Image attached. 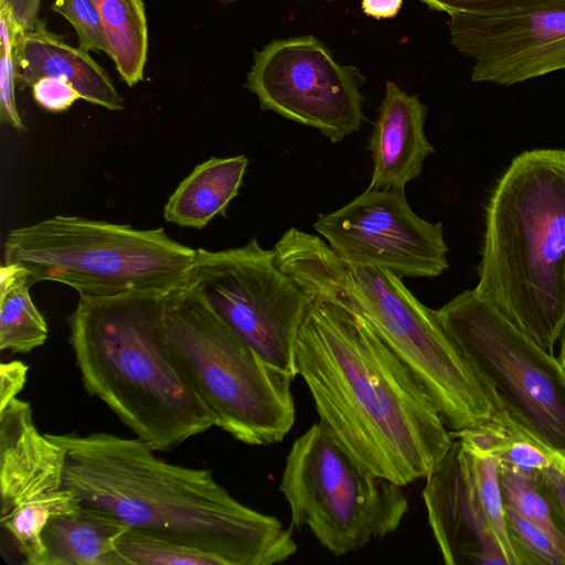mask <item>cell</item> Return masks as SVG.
Instances as JSON below:
<instances>
[{"label": "cell", "instance_id": "cell-1", "mask_svg": "<svg viewBox=\"0 0 565 565\" xmlns=\"http://www.w3.org/2000/svg\"><path fill=\"white\" fill-rule=\"evenodd\" d=\"M296 364L320 425L365 471L405 487L450 449L454 436L417 376L341 305L312 298Z\"/></svg>", "mask_w": 565, "mask_h": 565}, {"label": "cell", "instance_id": "cell-2", "mask_svg": "<svg viewBox=\"0 0 565 565\" xmlns=\"http://www.w3.org/2000/svg\"><path fill=\"white\" fill-rule=\"evenodd\" d=\"M46 435L65 451L64 487L129 529L200 550L224 565H273L297 551L279 520L237 501L210 469L166 462L139 438Z\"/></svg>", "mask_w": 565, "mask_h": 565}, {"label": "cell", "instance_id": "cell-3", "mask_svg": "<svg viewBox=\"0 0 565 565\" xmlns=\"http://www.w3.org/2000/svg\"><path fill=\"white\" fill-rule=\"evenodd\" d=\"M277 262L311 298L341 305L362 319L417 376L450 431L503 423L447 335L437 310L397 275L351 264L319 236L290 227L275 244Z\"/></svg>", "mask_w": 565, "mask_h": 565}, {"label": "cell", "instance_id": "cell-4", "mask_svg": "<svg viewBox=\"0 0 565 565\" xmlns=\"http://www.w3.org/2000/svg\"><path fill=\"white\" fill-rule=\"evenodd\" d=\"M167 291L79 297L67 318L85 390L160 451L214 426L163 342Z\"/></svg>", "mask_w": 565, "mask_h": 565}, {"label": "cell", "instance_id": "cell-5", "mask_svg": "<svg viewBox=\"0 0 565 565\" xmlns=\"http://www.w3.org/2000/svg\"><path fill=\"white\" fill-rule=\"evenodd\" d=\"M476 292L546 352L565 332V150L518 154L486 209Z\"/></svg>", "mask_w": 565, "mask_h": 565}, {"label": "cell", "instance_id": "cell-6", "mask_svg": "<svg viewBox=\"0 0 565 565\" xmlns=\"http://www.w3.org/2000/svg\"><path fill=\"white\" fill-rule=\"evenodd\" d=\"M161 335L214 426L250 446L280 443L290 431L292 379L270 367L184 281L166 294Z\"/></svg>", "mask_w": 565, "mask_h": 565}, {"label": "cell", "instance_id": "cell-7", "mask_svg": "<svg viewBox=\"0 0 565 565\" xmlns=\"http://www.w3.org/2000/svg\"><path fill=\"white\" fill-rule=\"evenodd\" d=\"M195 252L163 228L55 215L11 230L3 259L25 268L34 284L56 281L98 298L170 290L185 280Z\"/></svg>", "mask_w": 565, "mask_h": 565}, {"label": "cell", "instance_id": "cell-8", "mask_svg": "<svg viewBox=\"0 0 565 565\" xmlns=\"http://www.w3.org/2000/svg\"><path fill=\"white\" fill-rule=\"evenodd\" d=\"M495 409L519 434L565 459V370L492 303L465 290L437 310Z\"/></svg>", "mask_w": 565, "mask_h": 565}, {"label": "cell", "instance_id": "cell-9", "mask_svg": "<svg viewBox=\"0 0 565 565\" xmlns=\"http://www.w3.org/2000/svg\"><path fill=\"white\" fill-rule=\"evenodd\" d=\"M279 490L291 527L337 556L395 532L408 511L402 487L362 469L320 423L292 443Z\"/></svg>", "mask_w": 565, "mask_h": 565}, {"label": "cell", "instance_id": "cell-10", "mask_svg": "<svg viewBox=\"0 0 565 565\" xmlns=\"http://www.w3.org/2000/svg\"><path fill=\"white\" fill-rule=\"evenodd\" d=\"M184 282L274 370L298 375L296 347L312 298L256 237L222 250L198 248Z\"/></svg>", "mask_w": 565, "mask_h": 565}, {"label": "cell", "instance_id": "cell-11", "mask_svg": "<svg viewBox=\"0 0 565 565\" xmlns=\"http://www.w3.org/2000/svg\"><path fill=\"white\" fill-rule=\"evenodd\" d=\"M365 77L313 35L276 39L257 51L245 86L264 110L316 128L337 143L363 124Z\"/></svg>", "mask_w": 565, "mask_h": 565}, {"label": "cell", "instance_id": "cell-12", "mask_svg": "<svg viewBox=\"0 0 565 565\" xmlns=\"http://www.w3.org/2000/svg\"><path fill=\"white\" fill-rule=\"evenodd\" d=\"M313 228L351 264L401 278H433L448 268L443 224L419 217L404 190L366 189L339 210L319 214Z\"/></svg>", "mask_w": 565, "mask_h": 565}, {"label": "cell", "instance_id": "cell-13", "mask_svg": "<svg viewBox=\"0 0 565 565\" xmlns=\"http://www.w3.org/2000/svg\"><path fill=\"white\" fill-rule=\"evenodd\" d=\"M449 17L451 44L472 60L473 82L513 85L565 71V8Z\"/></svg>", "mask_w": 565, "mask_h": 565}, {"label": "cell", "instance_id": "cell-14", "mask_svg": "<svg viewBox=\"0 0 565 565\" xmlns=\"http://www.w3.org/2000/svg\"><path fill=\"white\" fill-rule=\"evenodd\" d=\"M423 500L447 565H511L480 500L467 451L458 438L426 478Z\"/></svg>", "mask_w": 565, "mask_h": 565}, {"label": "cell", "instance_id": "cell-15", "mask_svg": "<svg viewBox=\"0 0 565 565\" xmlns=\"http://www.w3.org/2000/svg\"><path fill=\"white\" fill-rule=\"evenodd\" d=\"M65 461L64 449L38 430L29 402L0 407V518L64 488Z\"/></svg>", "mask_w": 565, "mask_h": 565}, {"label": "cell", "instance_id": "cell-16", "mask_svg": "<svg viewBox=\"0 0 565 565\" xmlns=\"http://www.w3.org/2000/svg\"><path fill=\"white\" fill-rule=\"evenodd\" d=\"M427 107L416 95L387 82L369 140L372 174L367 189L404 190L434 152L425 135Z\"/></svg>", "mask_w": 565, "mask_h": 565}, {"label": "cell", "instance_id": "cell-17", "mask_svg": "<svg viewBox=\"0 0 565 565\" xmlns=\"http://www.w3.org/2000/svg\"><path fill=\"white\" fill-rule=\"evenodd\" d=\"M42 77L68 81L82 99L109 110H121L124 100L108 73L83 49L67 44L39 19L24 31L15 47V83L32 87Z\"/></svg>", "mask_w": 565, "mask_h": 565}, {"label": "cell", "instance_id": "cell-18", "mask_svg": "<svg viewBox=\"0 0 565 565\" xmlns=\"http://www.w3.org/2000/svg\"><path fill=\"white\" fill-rule=\"evenodd\" d=\"M128 526L90 505L50 518L43 532V565H125L117 551Z\"/></svg>", "mask_w": 565, "mask_h": 565}, {"label": "cell", "instance_id": "cell-19", "mask_svg": "<svg viewBox=\"0 0 565 565\" xmlns=\"http://www.w3.org/2000/svg\"><path fill=\"white\" fill-rule=\"evenodd\" d=\"M248 159L215 158L196 166L168 199L164 220L181 227L201 230L225 212L238 194Z\"/></svg>", "mask_w": 565, "mask_h": 565}, {"label": "cell", "instance_id": "cell-20", "mask_svg": "<svg viewBox=\"0 0 565 565\" xmlns=\"http://www.w3.org/2000/svg\"><path fill=\"white\" fill-rule=\"evenodd\" d=\"M30 273L17 264L0 268V350L29 353L43 345L47 326L30 295Z\"/></svg>", "mask_w": 565, "mask_h": 565}, {"label": "cell", "instance_id": "cell-21", "mask_svg": "<svg viewBox=\"0 0 565 565\" xmlns=\"http://www.w3.org/2000/svg\"><path fill=\"white\" fill-rule=\"evenodd\" d=\"M102 19L109 52L120 78L130 87L143 78L148 23L143 0H93Z\"/></svg>", "mask_w": 565, "mask_h": 565}, {"label": "cell", "instance_id": "cell-22", "mask_svg": "<svg viewBox=\"0 0 565 565\" xmlns=\"http://www.w3.org/2000/svg\"><path fill=\"white\" fill-rule=\"evenodd\" d=\"M78 498L67 488L42 494L0 518V524L22 554L26 565H43L42 532L51 516L74 511Z\"/></svg>", "mask_w": 565, "mask_h": 565}, {"label": "cell", "instance_id": "cell-23", "mask_svg": "<svg viewBox=\"0 0 565 565\" xmlns=\"http://www.w3.org/2000/svg\"><path fill=\"white\" fill-rule=\"evenodd\" d=\"M539 475L529 476L500 463L499 483L503 505L512 508L544 530L565 553V533L548 497L540 486Z\"/></svg>", "mask_w": 565, "mask_h": 565}, {"label": "cell", "instance_id": "cell-24", "mask_svg": "<svg viewBox=\"0 0 565 565\" xmlns=\"http://www.w3.org/2000/svg\"><path fill=\"white\" fill-rule=\"evenodd\" d=\"M117 551L125 565H224L200 550L129 527L118 539Z\"/></svg>", "mask_w": 565, "mask_h": 565}, {"label": "cell", "instance_id": "cell-25", "mask_svg": "<svg viewBox=\"0 0 565 565\" xmlns=\"http://www.w3.org/2000/svg\"><path fill=\"white\" fill-rule=\"evenodd\" d=\"M504 507L509 543L516 565H565V553L536 524Z\"/></svg>", "mask_w": 565, "mask_h": 565}, {"label": "cell", "instance_id": "cell-26", "mask_svg": "<svg viewBox=\"0 0 565 565\" xmlns=\"http://www.w3.org/2000/svg\"><path fill=\"white\" fill-rule=\"evenodd\" d=\"M0 118L17 130L24 125L15 104V47L25 31L12 12L0 6Z\"/></svg>", "mask_w": 565, "mask_h": 565}, {"label": "cell", "instance_id": "cell-27", "mask_svg": "<svg viewBox=\"0 0 565 565\" xmlns=\"http://www.w3.org/2000/svg\"><path fill=\"white\" fill-rule=\"evenodd\" d=\"M52 10L74 28L81 49L108 54L106 33L93 0H54Z\"/></svg>", "mask_w": 565, "mask_h": 565}, {"label": "cell", "instance_id": "cell-28", "mask_svg": "<svg viewBox=\"0 0 565 565\" xmlns=\"http://www.w3.org/2000/svg\"><path fill=\"white\" fill-rule=\"evenodd\" d=\"M433 10L446 12H509L565 8V0H419Z\"/></svg>", "mask_w": 565, "mask_h": 565}, {"label": "cell", "instance_id": "cell-29", "mask_svg": "<svg viewBox=\"0 0 565 565\" xmlns=\"http://www.w3.org/2000/svg\"><path fill=\"white\" fill-rule=\"evenodd\" d=\"M34 102L42 108L52 113L68 109L77 99L79 93L66 79L57 77H42L31 87Z\"/></svg>", "mask_w": 565, "mask_h": 565}, {"label": "cell", "instance_id": "cell-30", "mask_svg": "<svg viewBox=\"0 0 565 565\" xmlns=\"http://www.w3.org/2000/svg\"><path fill=\"white\" fill-rule=\"evenodd\" d=\"M547 451L550 462L540 471L539 482L548 497L565 533V459L548 449Z\"/></svg>", "mask_w": 565, "mask_h": 565}, {"label": "cell", "instance_id": "cell-31", "mask_svg": "<svg viewBox=\"0 0 565 565\" xmlns=\"http://www.w3.org/2000/svg\"><path fill=\"white\" fill-rule=\"evenodd\" d=\"M28 365L21 361L0 364V407L15 398L26 382Z\"/></svg>", "mask_w": 565, "mask_h": 565}, {"label": "cell", "instance_id": "cell-32", "mask_svg": "<svg viewBox=\"0 0 565 565\" xmlns=\"http://www.w3.org/2000/svg\"><path fill=\"white\" fill-rule=\"evenodd\" d=\"M0 6L10 10L25 31L39 20L41 0H0Z\"/></svg>", "mask_w": 565, "mask_h": 565}, {"label": "cell", "instance_id": "cell-33", "mask_svg": "<svg viewBox=\"0 0 565 565\" xmlns=\"http://www.w3.org/2000/svg\"><path fill=\"white\" fill-rule=\"evenodd\" d=\"M402 4L403 0H362V10L374 19H390L398 13Z\"/></svg>", "mask_w": 565, "mask_h": 565}, {"label": "cell", "instance_id": "cell-34", "mask_svg": "<svg viewBox=\"0 0 565 565\" xmlns=\"http://www.w3.org/2000/svg\"><path fill=\"white\" fill-rule=\"evenodd\" d=\"M557 360L561 363L562 367L565 370V332L561 338V350Z\"/></svg>", "mask_w": 565, "mask_h": 565}, {"label": "cell", "instance_id": "cell-35", "mask_svg": "<svg viewBox=\"0 0 565 565\" xmlns=\"http://www.w3.org/2000/svg\"><path fill=\"white\" fill-rule=\"evenodd\" d=\"M217 1H222V2H234V1H239V0H217ZM327 1H330V0H327Z\"/></svg>", "mask_w": 565, "mask_h": 565}]
</instances>
